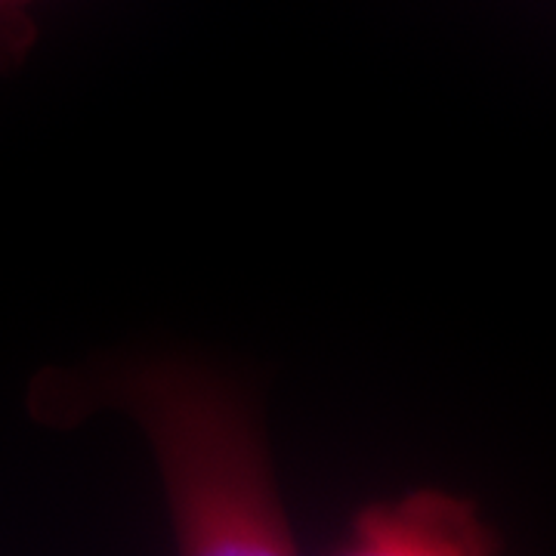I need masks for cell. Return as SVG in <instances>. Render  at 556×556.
I'll return each mask as SVG.
<instances>
[{
    "instance_id": "cell-2",
    "label": "cell",
    "mask_w": 556,
    "mask_h": 556,
    "mask_svg": "<svg viewBox=\"0 0 556 556\" xmlns=\"http://www.w3.org/2000/svg\"><path fill=\"white\" fill-rule=\"evenodd\" d=\"M343 556H489L501 535L473 497L445 489H415L368 501L343 522Z\"/></svg>"
},
{
    "instance_id": "cell-3",
    "label": "cell",
    "mask_w": 556,
    "mask_h": 556,
    "mask_svg": "<svg viewBox=\"0 0 556 556\" xmlns=\"http://www.w3.org/2000/svg\"><path fill=\"white\" fill-rule=\"evenodd\" d=\"M47 0H0V78L16 75L38 47V10Z\"/></svg>"
},
{
    "instance_id": "cell-1",
    "label": "cell",
    "mask_w": 556,
    "mask_h": 556,
    "mask_svg": "<svg viewBox=\"0 0 556 556\" xmlns=\"http://www.w3.org/2000/svg\"><path fill=\"white\" fill-rule=\"evenodd\" d=\"M80 390L43 378L35 393H78V415L124 412L152 448L170 538L182 556H291L300 538L281 501L263 417L244 390L199 362H102Z\"/></svg>"
}]
</instances>
